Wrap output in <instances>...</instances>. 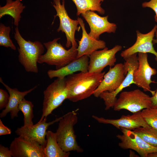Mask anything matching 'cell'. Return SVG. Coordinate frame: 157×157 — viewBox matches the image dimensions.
<instances>
[{
    "instance_id": "31",
    "label": "cell",
    "mask_w": 157,
    "mask_h": 157,
    "mask_svg": "<svg viewBox=\"0 0 157 157\" xmlns=\"http://www.w3.org/2000/svg\"><path fill=\"white\" fill-rule=\"evenodd\" d=\"M11 132V129L6 126L0 119V135L10 134Z\"/></svg>"
},
{
    "instance_id": "11",
    "label": "cell",
    "mask_w": 157,
    "mask_h": 157,
    "mask_svg": "<svg viewBox=\"0 0 157 157\" xmlns=\"http://www.w3.org/2000/svg\"><path fill=\"white\" fill-rule=\"evenodd\" d=\"M122 49L121 45H117L110 49L106 47L102 50L94 51L89 56L88 72L101 73L106 66H114L116 54Z\"/></svg>"
},
{
    "instance_id": "30",
    "label": "cell",
    "mask_w": 157,
    "mask_h": 157,
    "mask_svg": "<svg viewBox=\"0 0 157 157\" xmlns=\"http://www.w3.org/2000/svg\"><path fill=\"white\" fill-rule=\"evenodd\" d=\"M12 156L10 149L2 144H0V157H11Z\"/></svg>"
},
{
    "instance_id": "28",
    "label": "cell",
    "mask_w": 157,
    "mask_h": 157,
    "mask_svg": "<svg viewBox=\"0 0 157 157\" xmlns=\"http://www.w3.org/2000/svg\"><path fill=\"white\" fill-rule=\"evenodd\" d=\"M10 95L5 90L0 89V109L5 108L8 104Z\"/></svg>"
},
{
    "instance_id": "17",
    "label": "cell",
    "mask_w": 157,
    "mask_h": 157,
    "mask_svg": "<svg viewBox=\"0 0 157 157\" xmlns=\"http://www.w3.org/2000/svg\"><path fill=\"white\" fill-rule=\"evenodd\" d=\"M92 117L98 122L110 124L120 129L124 128L129 130H134L141 127H150L145 121L141 114V111L133 113L132 115H122L116 119H106L93 115Z\"/></svg>"
},
{
    "instance_id": "12",
    "label": "cell",
    "mask_w": 157,
    "mask_h": 157,
    "mask_svg": "<svg viewBox=\"0 0 157 157\" xmlns=\"http://www.w3.org/2000/svg\"><path fill=\"white\" fill-rule=\"evenodd\" d=\"M62 117L57 118L49 122H46L47 118H44L42 121H38L32 126L23 125L18 128L15 132L17 135L23 138L38 142L44 148L47 143L45 137L47 129L50 125L59 121Z\"/></svg>"
},
{
    "instance_id": "22",
    "label": "cell",
    "mask_w": 157,
    "mask_h": 157,
    "mask_svg": "<svg viewBox=\"0 0 157 157\" xmlns=\"http://www.w3.org/2000/svg\"><path fill=\"white\" fill-rule=\"evenodd\" d=\"M47 143L44 149L45 157H68L70 152L64 151L57 142L56 133L47 131L46 134Z\"/></svg>"
},
{
    "instance_id": "14",
    "label": "cell",
    "mask_w": 157,
    "mask_h": 157,
    "mask_svg": "<svg viewBox=\"0 0 157 157\" xmlns=\"http://www.w3.org/2000/svg\"><path fill=\"white\" fill-rule=\"evenodd\" d=\"M157 30V25L156 24L152 29L147 33L143 34L137 31L135 42L132 46L122 51L121 56L125 59L138 53H150L155 56V59L157 62V52L154 49L153 43Z\"/></svg>"
},
{
    "instance_id": "32",
    "label": "cell",
    "mask_w": 157,
    "mask_h": 157,
    "mask_svg": "<svg viewBox=\"0 0 157 157\" xmlns=\"http://www.w3.org/2000/svg\"><path fill=\"white\" fill-rule=\"evenodd\" d=\"M156 83L157 84V81ZM151 108H157V88L154 94L151 97Z\"/></svg>"
},
{
    "instance_id": "2",
    "label": "cell",
    "mask_w": 157,
    "mask_h": 157,
    "mask_svg": "<svg viewBox=\"0 0 157 157\" xmlns=\"http://www.w3.org/2000/svg\"><path fill=\"white\" fill-rule=\"evenodd\" d=\"M14 38L19 45V63L26 72L38 73V60L44 50L42 44L37 41L32 42L26 40L21 35L18 27L15 28Z\"/></svg>"
},
{
    "instance_id": "34",
    "label": "cell",
    "mask_w": 157,
    "mask_h": 157,
    "mask_svg": "<svg viewBox=\"0 0 157 157\" xmlns=\"http://www.w3.org/2000/svg\"><path fill=\"white\" fill-rule=\"evenodd\" d=\"M155 34L156 36V39H154L153 41V44H157V30L155 32Z\"/></svg>"
},
{
    "instance_id": "9",
    "label": "cell",
    "mask_w": 157,
    "mask_h": 157,
    "mask_svg": "<svg viewBox=\"0 0 157 157\" xmlns=\"http://www.w3.org/2000/svg\"><path fill=\"white\" fill-rule=\"evenodd\" d=\"M120 130L122 134H118L116 137L120 140L118 145L121 148L133 150L142 157H147L149 154L157 152V147L147 143L133 131L124 128Z\"/></svg>"
},
{
    "instance_id": "35",
    "label": "cell",
    "mask_w": 157,
    "mask_h": 157,
    "mask_svg": "<svg viewBox=\"0 0 157 157\" xmlns=\"http://www.w3.org/2000/svg\"><path fill=\"white\" fill-rule=\"evenodd\" d=\"M104 0H101V1H104Z\"/></svg>"
},
{
    "instance_id": "13",
    "label": "cell",
    "mask_w": 157,
    "mask_h": 157,
    "mask_svg": "<svg viewBox=\"0 0 157 157\" xmlns=\"http://www.w3.org/2000/svg\"><path fill=\"white\" fill-rule=\"evenodd\" d=\"M89 26L90 31L88 33L91 38L99 40L103 33H115L117 28L116 24L108 21V15L101 17L94 11L88 10L81 14Z\"/></svg>"
},
{
    "instance_id": "10",
    "label": "cell",
    "mask_w": 157,
    "mask_h": 157,
    "mask_svg": "<svg viewBox=\"0 0 157 157\" xmlns=\"http://www.w3.org/2000/svg\"><path fill=\"white\" fill-rule=\"evenodd\" d=\"M139 65L133 74V81L135 84L141 88L145 92H149L153 95L156 91L151 90L150 84L156 83L151 80L152 76L157 74V71L150 65L148 60L147 53H138Z\"/></svg>"
},
{
    "instance_id": "27",
    "label": "cell",
    "mask_w": 157,
    "mask_h": 157,
    "mask_svg": "<svg viewBox=\"0 0 157 157\" xmlns=\"http://www.w3.org/2000/svg\"><path fill=\"white\" fill-rule=\"evenodd\" d=\"M141 114L147 124L157 130V108L144 109L141 111Z\"/></svg>"
},
{
    "instance_id": "7",
    "label": "cell",
    "mask_w": 157,
    "mask_h": 157,
    "mask_svg": "<svg viewBox=\"0 0 157 157\" xmlns=\"http://www.w3.org/2000/svg\"><path fill=\"white\" fill-rule=\"evenodd\" d=\"M52 4L56 12V14L54 16V19L56 17H58L60 20L59 26L57 29L59 32L61 31L65 34L67 41L65 46L67 48L72 47L77 48L78 44L75 38L76 31H79L80 27L78 25L79 24L78 20H73L69 17L65 7V1L53 0Z\"/></svg>"
},
{
    "instance_id": "21",
    "label": "cell",
    "mask_w": 157,
    "mask_h": 157,
    "mask_svg": "<svg viewBox=\"0 0 157 157\" xmlns=\"http://www.w3.org/2000/svg\"><path fill=\"white\" fill-rule=\"evenodd\" d=\"M21 0H6V4L0 6V18L5 15L11 16L14 19V24L18 27L21 18V14L26 6Z\"/></svg>"
},
{
    "instance_id": "5",
    "label": "cell",
    "mask_w": 157,
    "mask_h": 157,
    "mask_svg": "<svg viewBox=\"0 0 157 157\" xmlns=\"http://www.w3.org/2000/svg\"><path fill=\"white\" fill-rule=\"evenodd\" d=\"M42 114L39 121H42L52 112L61 105L67 98L68 91L65 77L55 80L43 92Z\"/></svg>"
},
{
    "instance_id": "15",
    "label": "cell",
    "mask_w": 157,
    "mask_h": 157,
    "mask_svg": "<svg viewBox=\"0 0 157 157\" xmlns=\"http://www.w3.org/2000/svg\"><path fill=\"white\" fill-rule=\"evenodd\" d=\"M123 64L117 63L110 67L108 72L104 74L100 84L94 91L93 95L99 97L102 92H112L117 89L124 80L126 76Z\"/></svg>"
},
{
    "instance_id": "1",
    "label": "cell",
    "mask_w": 157,
    "mask_h": 157,
    "mask_svg": "<svg viewBox=\"0 0 157 157\" xmlns=\"http://www.w3.org/2000/svg\"><path fill=\"white\" fill-rule=\"evenodd\" d=\"M105 73L81 72L67 76L66 78L68 91L67 99L76 102L93 94L103 80Z\"/></svg>"
},
{
    "instance_id": "3",
    "label": "cell",
    "mask_w": 157,
    "mask_h": 157,
    "mask_svg": "<svg viewBox=\"0 0 157 157\" xmlns=\"http://www.w3.org/2000/svg\"><path fill=\"white\" fill-rule=\"evenodd\" d=\"M77 110L69 112L59 121L56 132L57 142L63 150L66 152L75 151L82 153L83 150L78 144L74 126L77 123Z\"/></svg>"
},
{
    "instance_id": "16",
    "label": "cell",
    "mask_w": 157,
    "mask_h": 157,
    "mask_svg": "<svg viewBox=\"0 0 157 157\" xmlns=\"http://www.w3.org/2000/svg\"><path fill=\"white\" fill-rule=\"evenodd\" d=\"M9 149L13 157H45L44 148L39 143L19 136L15 138Z\"/></svg>"
},
{
    "instance_id": "23",
    "label": "cell",
    "mask_w": 157,
    "mask_h": 157,
    "mask_svg": "<svg viewBox=\"0 0 157 157\" xmlns=\"http://www.w3.org/2000/svg\"><path fill=\"white\" fill-rule=\"evenodd\" d=\"M77 9L76 15L88 10L96 11L101 15L105 14V10L101 6V0H72Z\"/></svg>"
},
{
    "instance_id": "20",
    "label": "cell",
    "mask_w": 157,
    "mask_h": 157,
    "mask_svg": "<svg viewBox=\"0 0 157 157\" xmlns=\"http://www.w3.org/2000/svg\"><path fill=\"white\" fill-rule=\"evenodd\" d=\"M0 82L8 90L10 95L9 101L7 106L0 114V117H5L8 113H10L11 119L18 117V113L19 111L18 108L20 102L28 94L36 89L37 85L27 90L20 92L16 88H12L6 84L0 78Z\"/></svg>"
},
{
    "instance_id": "19",
    "label": "cell",
    "mask_w": 157,
    "mask_h": 157,
    "mask_svg": "<svg viewBox=\"0 0 157 157\" xmlns=\"http://www.w3.org/2000/svg\"><path fill=\"white\" fill-rule=\"evenodd\" d=\"M77 19L81 28L82 33L81 38L78 41L79 45L77 48L76 59L85 55L89 57L94 51L103 49L106 47L105 41L94 39L89 36L86 31L85 24L81 18L78 17Z\"/></svg>"
},
{
    "instance_id": "8",
    "label": "cell",
    "mask_w": 157,
    "mask_h": 157,
    "mask_svg": "<svg viewBox=\"0 0 157 157\" xmlns=\"http://www.w3.org/2000/svg\"><path fill=\"white\" fill-rule=\"evenodd\" d=\"M124 65V73L126 76L124 80L118 88L115 90L109 92L107 91L101 93L99 97L104 101L105 110H107L113 107L117 100V96L124 88L134 84L133 81V74L139 65L137 53L134 54L125 59Z\"/></svg>"
},
{
    "instance_id": "26",
    "label": "cell",
    "mask_w": 157,
    "mask_h": 157,
    "mask_svg": "<svg viewBox=\"0 0 157 157\" xmlns=\"http://www.w3.org/2000/svg\"><path fill=\"white\" fill-rule=\"evenodd\" d=\"M11 28L9 26H6L2 23L0 24V46L10 47L15 50L16 47L10 39V33Z\"/></svg>"
},
{
    "instance_id": "25",
    "label": "cell",
    "mask_w": 157,
    "mask_h": 157,
    "mask_svg": "<svg viewBox=\"0 0 157 157\" xmlns=\"http://www.w3.org/2000/svg\"><path fill=\"white\" fill-rule=\"evenodd\" d=\"M33 105L31 102L24 98L20 102L18 108L24 115V125L25 126L33 125L32 119L34 117L33 113Z\"/></svg>"
},
{
    "instance_id": "29",
    "label": "cell",
    "mask_w": 157,
    "mask_h": 157,
    "mask_svg": "<svg viewBox=\"0 0 157 157\" xmlns=\"http://www.w3.org/2000/svg\"><path fill=\"white\" fill-rule=\"evenodd\" d=\"M143 8H149L152 9L155 12L154 16L155 21L157 22V0H150L147 2H144L142 4Z\"/></svg>"
},
{
    "instance_id": "4",
    "label": "cell",
    "mask_w": 157,
    "mask_h": 157,
    "mask_svg": "<svg viewBox=\"0 0 157 157\" xmlns=\"http://www.w3.org/2000/svg\"><path fill=\"white\" fill-rule=\"evenodd\" d=\"M60 39L56 38L51 41L43 43L47 51L39 58L38 63L55 65L56 69H58L76 59L77 48L72 47L69 49H66L60 43L58 42Z\"/></svg>"
},
{
    "instance_id": "6",
    "label": "cell",
    "mask_w": 157,
    "mask_h": 157,
    "mask_svg": "<svg viewBox=\"0 0 157 157\" xmlns=\"http://www.w3.org/2000/svg\"><path fill=\"white\" fill-rule=\"evenodd\" d=\"M151 97L139 89L122 92L113 107L114 110H127L133 113L151 108Z\"/></svg>"
},
{
    "instance_id": "24",
    "label": "cell",
    "mask_w": 157,
    "mask_h": 157,
    "mask_svg": "<svg viewBox=\"0 0 157 157\" xmlns=\"http://www.w3.org/2000/svg\"><path fill=\"white\" fill-rule=\"evenodd\" d=\"M133 131L147 143L157 147V130L151 127H141Z\"/></svg>"
},
{
    "instance_id": "33",
    "label": "cell",
    "mask_w": 157,
    "mask_h": 157,
    "mask_svg": "<svg viewBox=\"0 0 157 157\" xmlns=\"http://www.w3.org/2000/svg\"><path fill=\"white\" fill-rule=\"evenodd\" d=\"M147 157H157V152H153L149 154Z\"/></svg>"
},
{
    "instance_id": "18",
    "label": "cell",
    "mask_w": 157,
    "mask_h": 157,
    "mask_svg": "<svg viewBox=\"0 0 157 157\" xmlns=\"http://www.w3.org/2000/svg\"><path fill=\"white\" fill-rule=\"evenodd\" d=\"M89 60V56L85 55L60 69L49 70L47 74L50 79L55 77L63 78L77 72H88Z\"/></svg>"
}]
</instances>
